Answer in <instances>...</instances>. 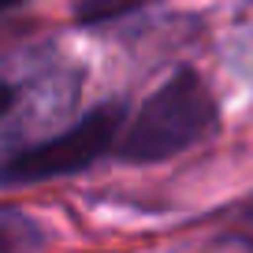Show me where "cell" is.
Masks as SVG:
<instances>
[{
    "label": "cell",
    "instance_id": "6da1fadb",
    "mask_svg": "<svg viewBox=\"0 0 253 253\" xmlns=\"http://www.w3.org/2000/svg\"><path fill=\"white\" fill-rule=\"evenodd\" d=\"M82 71L60 48L0 52V157L8 160L63 130L79 104Z\"/></svg>",
    "mask_w": 253,
    "mask_h": 253
},
{
    "label": "cell",
    "instance_id": "7a4b0ae2",
    "mask_svg": "<svg viewBox=\"0 0 253 253\" xmlns=\"http://www.w3.org/2000/svg\"><path fill=\"white\" fill-rule=\"evenodd\" d=\"M216 126V101L205 79L194 71H175L160 89L145 97L138 116L123 126L119 157L134 164H153L186 153L205 142Z\"/></svg>",
    "mask_w": 253,
    "mask_h": 253
},
{
    "label": "cell",
    "instance_id": "3957f363",
    "mask_svg": "<svg viewBox=\"0 0 253 253\" xmlns=\"http://www.w3.org/2000/svg\"><path fill=\"white\" fill-rule=\"evenodd\" d=\"M123 130V108L119 104H101L79 123H67L63 130L48 134L45 142L0 160V182H41L60 179L89 168L101 153L116 145V134Z\"/></svg>",
    "mask_w": 253,
    "mask_h": 253
},
{
    "label": "cell",
    "instance_id": "277c9868",
    "mask_svg": "<svg viewBox=\"0 0 253 253\" xmlns=\"http://www.w3.org/2000/svg\"><path fill=\"white\" fill-rule=\"evenodd\" d=\"M41 246V227L15 209H0V253H30Z\"/></svg>",
    "mask_w": 253,
    "mask_h": 253
},
{
    "label": "cell",
    "instance_id": "5b68a950",
    "mask_svg": "<svg viewBox=\"0 0 253 253\" xmlns=\"http://www.w3.org/2000/svg\"><path fill=\"white\" fill-rule=\"evenodd\" d=\"M138 0H86L79 8V19L86 23H97V19H108V15H119V8H134Z\"/></svg>",
    "mask_w": 253,
    "mask_h": 253
},
{
    "label": "cell",
    "instance_id": "8992f818",
    "mask_svg": "<svg viewBox=\"0 0 253 253\" xmlns=\"http://www.w3.org/2000/svg\"><path fill=\"white\" fill-rule=\"evenodd\" d=\"M8 4H15V0H0V8H8Z\"/></svg>",
    "mask_w": 253,
    "mask_h": 253
}]
</instances>
